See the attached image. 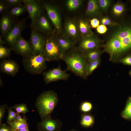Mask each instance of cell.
<instances>
[{"label":"cell","mask_w":131,"mask_h":131,"mask_svg":"<svg viewBox=\"0 0 131 131\" xmlns=\"http://www.w3.org/2000/svg\"><path fill=\"white\" fill-rule=\"evenodd\" d=\"M58 101L57 94L52 90L44 91L37 97L35 106L41 120L50 115Z\"/></svg>","instance_id":"cell-1"},{"label":"cell","mask_w":131,"mask_h":131,"mask_svg":"<svg viewBox=\"0 0 131 131\" xmlns=\"http://www.w3.org/2000/svg\"><path fill=\"white\" fill-rule=\"evenodd\" d=\"M67 66L66 71H70L79 77H86L88 63L83 54L77 51L65 53L62 59Z\"/></svg>","instance_id":"cell-2"},{"label":"cell","mask_w":131,"mask_h":131,"mask_svg":"<svg viewBox=\"0 0 131 131\" xmlns=\"http://www.w3.org/2000/svg\"><path fill=\"white\" fill-rule=\"evenodd\" d=\"M46 61L43 54H33L23 57L22 62L25 69L33 74L41 73L47 68Z\"/></svg>","instance_id":"cell-3"},{"label":"cell","mask_w":131,"mask_h":131,"mask_svg":"<svg viewBox=\"0 0 131 131\" xmlns=\"http://www.w3.org/2000/svg\"><path fill=\"white\" fill-rule=\"evenodd\" d=\"M53 33L47 35L45 38L43 55L46 61H51L62 59L64 53L58 45Z\"/></svg>","instance_id":"cell-4"},{"label":"cell","mask_w":131,"mask_h":131,"mask_svg":"<svg viewBox=\"0 0 131 131\" xmlns=\"http://www.w3.org/2000/svg\"><path fill=\"white\" fill-rule=\"evenodd\" d=\"M111 38L120 44V54L126 52L131 48V25L120 26Z\"/></svg>","instance_id":"cell-5"},{"label":"cell","mask_w":131,"mask_h":131,"mask_svg":"<svg viewBox=\"0 0 131 131\" xmlns=\"http://www.w3.org/2000/svg\"><path fill=\"white\" fill-rule=\"evenodd\" d=\"M27 19V18H23L15 23L10 31L3 37L6 44L11 47L21 35L23 30L26 27V23Z\"/></svg>","instance_id":"cell-6"},{"label":"cell","mask_w":131,"mask_h":131,"mask_svg":"<svg viewBox=\"0 0 131 131\" xmlns=\"http://www.w3.org/2000/svg\"><path fill=\"white\" fill-rule=\"evenodd\" d=\"M42 5L43 8L46 12L55 30L58 33L61 32L62 27L61 18L57 8L54 5L48 2L43 3Z\"/></svg>","instance_id":"cell-7"},{"label":"cell","mask_w":131,"mask_h":131,"mask_svg":"<svg viewBox=\"0 0 131 131\" xmlns=\"http://www.w3.org/2000/svg\"><path fill=\"white\" fill-rule=\"evenodd\" d=\"M23 1L31 19V26L32 27L43 11V8L40 0H23Z\"/></svg>","instance_id":"cell-8"},{"label":"cell","mask_w":131,"mask_h":131,"mask_svg":"<svg viewBox=\"0 0 131 131\" xmlns=\"http://www.w3.org/2000/svg\"><path fill=\"white\" fill-rule=\"evenodd\" d=\"M62 122L58 119H53L50 115L46 117L37 124L39 131H61Z\"/></svg>","instance_id":"cell-9"},{"label":"cell","mask_w":131,"mask_h":131,"mask_svg":"<svg viewBox=\"0 0 131 131\" xmlns=\"http://www.w3.org/2000/svg\"><path fill=\"white\" fill-rule=\"evenodd\" d=\"M33 54L43 55L45 38L39 32L31 28L30 38Z\"/></svg>","instance_id":"cell-10"},{"label":"cell","mask_w":131,"mask_h":131,"mask_svg":"<svg viewBox=\"0 0 131 131\" xmlns=\"http://www.w3.org/2000/svg\"><path fill=\"white\" fill-rule=\"evenodd\" d=\"M43 75L44 82L46 84L59 80L66 81L70 74L67 73L66 71L62 70L60 66L56 68L50 69L48 71L43 73Z\"/></svg>","instance_id":"cell-11"},{"label":"cell","mask_w":131,"mask_h":131,"mask_svg":"<svg viewBox=\"0 0 131 131\" xmlns=\"http://www.w3.org/2000/svg\"><path fill=\"white\" fill-rule=\"evenodd\" d=\"M11 48L16 53L22 56L23 57L33 54L30 41L26 40L21 35L16 41Z\"/></svg>","instance_id":"cell-12"},{"label":"cell","mask_w":131,"mask_h":131,"mask_svg":"<svg viewBox=\"0 0 131 131\" xmlns=\"http://www.w3.org/2000/svg\"><path fill=\"white\" fill-rule=\"evenodd\" d=\"M101 42L100 40L93 33L87 37L82 38L79 45V50L81 53H84L97 49Z\"/></svg>","instance_id":"cell-13"},{"label":"cell","mask_w":131,"mask_h":131,"mask_svg":"<svg viewBox=\"0 0 131 131\" xmlns=\"http://www.w3.org/2000/svg\"><path fill=\"white\" fill-rule=\"evenodd\" d=\"M36 30L47 35L53 33V31L50 22L43 11L41 12L33 26L31 27Z\"/></svg>","instance_id":"cell-14"},{"label":"cell","mask_w":131,"mask_h":131,"mask_svg":"<svg viewBox=\"0 0 131 131\" xmlns=\"http://www.w3.org/2000/svg\"><path fill=\"white\" fill-rule=\"evenodd\" d=\"M19 68L18 64L13 60L3 59L0 63V71L12 76H14L17 74Z\"/></svg>","instance_id":"cell-15"},{"label":"cell","mask_w":131,"mask_h":131,"mask_svg":"<svg viewBox=\"0 0 131 131\" xmlns=\"http://www.w3.org/2000/svg\"><path fill=\"white\" fill-rule=\"evenodd\" d=\"M15 23V19L7 13L2 15L0 20L1 35L4 37L10 31Z\"/></svg>","instance_id":"cell-16"},{"label":"cell","mask_w":131,"mask_h":131,"mask_svg":"<svg viewBox=\"0 0 131 131\" xmlns=\"http://www.w3.org/2000/svg\"><path fill=\"white\" fill-rule=\"evenodd\" d=\"M64 29L67 37L72 39L74 42L77 40L79 34L77 22L73 20H69L66 22Z\"/></svg>","instance_id":"cell-17"},{"label":"cell","mask_w":131,"mask_h":131,"mask_svg":"<svg viewBox=\"0 0 131 131\" xmlns=\"http://www.w3.org/2000/svg\"><path fill=\"white\" fill-rule=\"evenodd\" d=\"M100 9L98 0H90L88 2L86 14L89 16H97L101 15Z\"/></svg>","instance_id":"cell-18"},{"label":"cell","mask_w":131,"mask_h":131,"mask_svg":"<svg viewBox=\"0 0 131 131\" xmlns=\"http://www.w3.org/2000/svg\"><path fill=\"white\" fill-rule=\"evenodd\" d=\"M77 24L79 34L82 38L87 37L93 33L90 25L86 20L80 19L77 22Z\"/></svg>","instance_id":"cell-19"},{"label":"cell","mask_w":131,"mask_h":131,"mask_svg":"<svg viewBox=\"0 0 131 131\" xmlns=\"http://www.w3.org/2000/svg\"><path fill=\"white\" fill-rule=\"evenodd\" d=\"M56 38L60 49L64 54L74 46V42L68 38L65 37Z\"/></svg>","instance_id":"cell-20"},{"label":"cell","mask_w":131,"mask_h":131,"mask_svg":"<svg viewBox=\"0 0 131 131\" xmlns=\"http://www.w3.org/2000/svg\"><path fill=\"white\" fill-rule=\"evenodd\" d=\"M95 119L94 116L90 113H82L80 120V124L83 128H88L94 125Z\"/></svg>","instance_id":"cell-21"},{"label":"cell","mask_w":131,"mask_h":131,"mask_svg":"<svg viewBox=\"0 0 131 131\" xmlns=\"http://www.w3.org/2000/svg\"><path fill=\"white\" fill-rule=\"evenodd\" d=\"M26 11L25 6L22 4L12 8L7 13L15 19V18H16Z\"/></svg>","instance_id":"cell-22"},{"label":"cell","mask_w":131,"mask_h":131,"mask_svg":"<svg viewBox=\"0 0 131 131\" xmlns=\"http://www.w3.org/2000/svg\"><path fill=\"white\" fill-rule=\"evenodd\" d=\"M83 53L86 60L89 62L100 59V53L97 49Z\"/></svg>","instance_id":"cell-23"},{"label":"cell","mask_w":131,"mask_h":131,"mask_svg":"<svg viewBox=\"0 0 131 131\" xmlns=\"http://www.w3.org/2000/svg\"><path fill=\"white\" fill-rule=\"evenodd\" d=\"M121 115L124 119L131 120V97H129L127 100L125 107Z\"/></svg>","instance_id":"cell-24"},{"label":"cell","mask_w":131,"mask_h":131,"mask_svg":"<svg viewBox=\"0 0 131 131\" xmlns=\"http://www.w3.org/2000/svg\"><path fill=\"white\" fill-rule=\"evenodd\" d=\"M100 62V59L89 62L86 68V77L90 74L97 68Z\"/></svg>","instance_id":"cell-25"},{"label":"cell","mask_w":131,"mask_h":131,"mask_svg":"<svg viewBox=\"0 0 131 131\" xmlns=\"http://www.w3.org/2000/svg\"><path fill=\"white\" fill-rule=\"evenodd\" d=\"M8 124L9 127L15 131L16 130L28 127L29 126L28 123L15 120L13 121Z\"/></svg>","instance_id":"cell-26"},{"label":"cell","mask_w":131,"mask_h":131,"mask_svg":"<svg viewBox=\"0 0 131 131\" xmlns=\"http://www.w3.org/2000/svg\"><path fill=\"white\" fill-rule=\"evenodd\" d=\"M125 9V6L123 4L120 2L117 3L113 7V13L115 16H119L124 12Z\"/></svg>","instance_id":"cell-27"},{"label":"cell","mask_w":131,"mask_h":131,"mask_svg":"<svg viewBox=\"0 0 131 131\" xmlns=\"http://www.w3.org/2000/svg\"><path fill=\"white\" fill-rule=\"evenodd\" d=\"M11 106L17 113H21L24 115H25L29 111L27 104L24 103L16 104Z\"/></svg>","instance_id":"cell-28"},{"label":"cell","mask_w":131,"mask_h":131,"mask_svg":"<svg viewBox=\"0 0 131 131\" xmlns=\"http://www.w3.org/2000/svg\"><path fill=\"white\" fill-rule=\"evenodd\" d=\"M82 1L81 0H68L66 4L68 9L69 10L73 11L78 8L81 5Z\"/></svg>","instance_id":"cell-29"},{"label":"cell","mask_w":131,"mask_h":131,"mask_svg":"<svg viewBox=\"0 0 131 131\" xmlns=\"http://www.w3.org/2000/svg\"><path fill=\"white\" fill-rule=\"evenodd\" d=\"M93 105L92 103L87 101L82 102L80 106V110L82 113H89L93 108Z\"/></svg>","instance_id":"cell-30"},{"label":"cell","mask_w":131,"mask_h":131,"mask_svg":"<svg viewBox=\"0 0 131 131\" xmlns=\"http://www.w3.org/2000/svg\"><path fill=\"white\" fill-rule=\"evenodd\" d=\"M12 50L11 48L3 45H0V59H4L8 57Z\"/></svg>","instance_id":"cell-31"},{"label":"cell","mask_w":131,"mask_h":131,"mask_svg":"<svg viewBox=\"0 0 131 131\" xmlns=\"http://www.w3.org/2000/svg\"><path fill=\"white\" fill-rule=\"evenodd\" d=\"M98 4L100 8L104 12L106 11L108 9L111 1L109 0H98Z\"/></svg>","instance_id":"cell-32"},{"label":"cell","mask_w":131,"mask_h":131,"mask_svg":"<svg viewBox=\"0 0 131 131\" xmlns=\"http://www.w3.org/2000/svg\"><path fill=\"white\" fill-rule=\"evenodd\" d=\"M101 24L105 25L115 26L119 25L118 24L113 21L110 18L107 16H104L101 18L100 20Z\"/></svg>","instance_id":"cell-33"},{"label":"cell","mask_w":131,"mask_h":131,"mask_svg":"<svg viewBox=\"0 0 131 131\" xmlns=\"http://www.w3.org/2000/svg\"><path fill=\"white\" fill-rule=\"evenodd\" d=\"M8 7H13L22 4L23 0H4Z\"/></svg>","instance_id":"cell-34"},{"label":"cell","mask_w":131,"mask_h":131,"mask_svg":"<svg viewBox=\"0 0 131 131\" xmlns=\"http://www.w3.org/2000/svg\"><path fill=\"white\" fill-rule=\"evenodd\" d=\"M8 115L7 118V122L8 124L11 122V120L12 118L15 115L17 114V112L14 110H13L12 106L7 107Z\"/></svg>","instance_id":"cell-35"},{"label":"cell","mask_w":131,"mask_h":131,"mask_svg":"<svg viewBox=\"0 0 131 131\" xmlns=\"http://www.w3.org/2000/svg\"><path fill=\"white\" fill-rule=\"evenodd\" d=\"M8 7L4 0H0V14H3L8 10Z\"/></svg>","instance_id":"cell-36"},{"label":"cell","mask_w":131,"mask_h":131,"mask_svg":"<svg viewBox=\"0 0 131 131\" xmlns=\"http://www.w3.org/2000/svg\"><path fill=\"white\" fill-rule=\"evenodd\" d=\"M7 104L0 105V123H1L6 112L5 109L7 108Z\"/></svg>","instance_id":"cell-37"},{"label":"cell","mask_w":131,"mask_h":131,"mask_svg":"<svg viewBox=\"0 0 131 131\" xmlns=\"http://www.w3.org/2000/svg\"><path fill=\"white\" fill-rule=\"evenodd\" d=\"M96 30L97 32L98 33L103 34L106 32L107 28L106 25L101 24L96 28Z\"/></svg>","instance_id":"cell-38"},{"label":"cell","mask_w":131,"mask_h":131,"mask_svg":"<svg viewBox=\"0 0 131 131\" xmlns=\"http://www.w3.org/2000/svg\"><path fill=\"white\" fill-rule=\"evenodd\" d=\"M100 21L97 18H94L90 20L91 27L93 28H97L99 25Z\"/></svg>","instance_id":"cell-39"},{"label":"cell","mask_w":131,"mask_h":131,"mask_svg":"<svg viewBox=\"0 0 131 131\" xmlns=\"http://www.w3.org/2000/svg\"><path fill=\"white\" fill-rule=\"evenodd\" d=\"M120 61L124 64L131 65V56H128L121 59Z\"/></svg>","instance_id":"cell-40"},{"label":"cell","mask_w":131,"mask_h":131,"mask_svg":"<svg viewBox=\"0 0 131 131\" xmlns=\"http://www.w3.org/2000/svg\"><path fill=\"white\" fill-rule=\"evenodd\" d=\"M0 131H15L6 123H0Z\"/></svg>","instance_id":"cell-41"},{"label":"cell","mask_w":131,"mask_h":131,"mask_svg":"<svg viewBox=\"0 0 131 131\" xmlns=\"http://www.w3.org/2000/svg\"><path fill=\"white\" fill-rule=\"evenodd\" d=\"M28 119V118L25 116L23 115V117H22V115H21L19 114H18L16 118L14 120L18 121L27 123V121Z\"/></svg>","instance_id":"cell-42"},{"label":"cell","mask_w":131,"mask_h":131,"mask_svg":"<svg viewBox=\"0 0 131 131\" xmlns=\"http://www.w3.org/2000/svg\"><path fill=\"white\" fill-rule=\"evenodd\" d=\"M3 36L1 35L0 36V45H3L6 44L4 40H3Z\"/></svg>","instance_id":"cell-43"},{"label":"cell","mask_w":131,"mask_h":131,"mask_svg":"<svg viewBox=\"0 0 131 131\" xmlns=\"http://www.w3.org/2000/svg\"><path fill=\"white\" fill-rule=\"evenodd\" d=\"M15 131H30L28 127L22 129L17 130Z\"/></svg>","instance_id":"cell-44"},{"label":"cell","mask_w":131,"mask_h":131,"mask_svg":"<svg viewBox=\"0 0 131 131\" xmlns=\"http://www.w3.org/2000/svg\"><path fill=\"white\" fill-rule=\"evenodd\" d=\"M3 85V83L1 80V77H0V86H1Z\"/></svg>","instance_id":"cell-45"},{"label":"cell","mask_w":131,"mask_h":131,"mask_svg":"<svg viewBox=\"0 0 131 131\" xmlns=\"http://www.w3.org/2000/svg\"><path fill=\"white\" fill-rule=\"evenodd\" d=\"M67 131H79L77 129H72Z\"/></svg>","instance_id":"cell-46"},{"label":"cell","mask_w":131,"mask_h":131,"mask_svg":"<svg viewBox=\"0 0 131 131\" xmlns=\"http://www.w3.org/2000/svg\"><path fill=\"white\" fill-rule=\"evenodd\" d=\"M130 74L131 75V71L130 72Z\"/></svg>","instance_id":"cell-47"}]
</instances>
